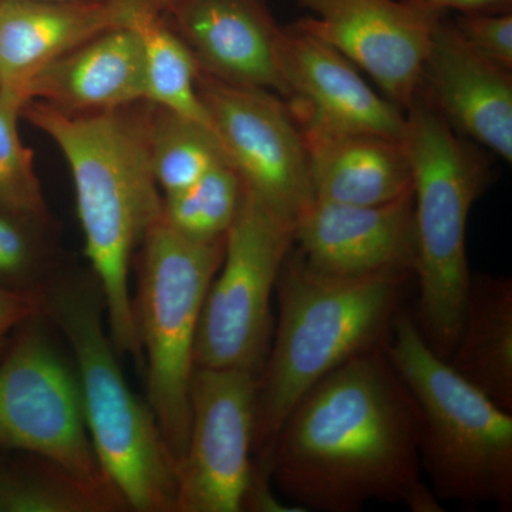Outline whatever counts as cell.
Segmentation results:
<instances>
[{
  "mask_svg": "<svg viewBox=\"0 0 512 512\" xmlns=\"http://www.w3.org/2000/svg\"><path fill=\"white\" fill-rule=\"evenodd\" d=\"M45 315V293L0 286V352L26 322Z\"/></svg>",
  "mask_w": 512,
  "mask_h": 512,
  "instance_id": "27",
  "label": "cell"
},
{
  "mask_svg": "<svg viewBox=\"0 0 512 512\" xmlns=\"http://www.w3.org/2000/svg\"><path fill=\"white\" fill-rule=\"evenodd\" d=\"M295 245L306 264L325 274L399 272L414 278L412 191L379 205L313 198L295 222Z\"/></svg>",
  "mask_w": 512,
  "mask_h": 512,
  "instance_id": "15",
  "label": "cell"
},
{
  "mask_svg": "<svg viewBox=\"0 0 512 512\" xmlns=\"http://www.w3.org/2000/svg\"><path fill=\"white\" fill-rule=\"evenodd\" d=\"M451 22L478 55L512 70V12L461 13Z\"/></svg>",
  "mask_w": 512,
  "mask_h": 512,
  "instance_id": "26",
  "label": "cell"
},
{
  "mask_svg": "<svg viewBox=\"0 0 512 512\" xmlns=\"http://www.w3.org/2000/svg\"><path fill=\"white\" fill-rule=\"evenodd\" d=\"M161 9L201 73L286 100L284 26L276 22L268 0H178Z\"/></svg>",
  "mask_w": 512,
  "mask_h": 512,
  "instance_id": "13",
  "label": "cell"
},
{
  "mask_svg": "<svg viewBox=\"0 0 512 512\" xmlns=\"http://www.w3.org/2000/svg\"><path fill=\"white\" fill-rule=\"evenodd\" d=\"M293 245L295 222L244 187L202 306L195 366L261 373L274 335L272 293Z\"/></svg>",
  "mask_w": 512,
  "mask_h": 512,
  "instance_id": "8",
  "label": "cell"
},
{
  "mask_svg": "<svg viewBox=\"0 0 512 512\" xmlns=\"http://www.w3.org/2000/svg\"><path fill=\"white\" fill-rule=\"evenodd\" d=\"M160 8H164V6L170 5V3L178 2V0H157Z\"/></svg>",
  "mask_w": 512,
  "mask_h": 512,
  "instance_id": "29",
  "label": "cell"
},
{
  "mask_svg": "<svg viewBox=\"0 0 512 512\" xmlns=\"http://www.w3.org/2000/svg\"><path fill=\"white\" fill-rule=\"evenodd\" d=\"M296 25L372 77L402 110L419 96L431 35L444 13L400 0H293Z\"/></svg>",
  "mask_w": 512,
  "mask_h": 512,
  "instance_id": "12",
  "label": "cell"
},
{
  "mask_svg": "<svg viewBox=\"0 0 512 512\" xmlns=\"http://www.w3.org/2000/svg\"><path fill=\"white\" fill-rule=\"evenodd\" d=\"M419 437L417 404L379 348L303 394L255 463L302 511L357 512L373 501L441 511L423 478Z\"/></svg>",
  "mask_w": 512,
  "mask_h": 512,
  "instance_id": "1",
  "label": "cell"
},
{
  "mask_svg": "<svg viewBox=\"0 0 512 512\" xmlns=\"http://www.w3.org/2000/svg\"><path fill=\"white\" fill-rule=\"evenodd\" d=\"M0 448L107 483L84 424L76 372L50 338L45 315L26 322L0 360Z\"/></svg>",
  "mask_w": 512,
  "mask_h": 512,
  "instance_id": "9",
  "label": "cell"
},
{
  "mask_svg": "<svg viewBox=\"0 0 512 512\" xmlns=\"http://www.w3.org/2000/svg\"><path fill=\"white\" fill-rule=\"evenodd\" d=\"M447 363L512 413V281L471 274L463 319Z\"/></svg>",
  "mask_w": 512,
  "mask_h": 512,
  "instance_id": "20",
  "label": "cell"
},
{
  "mask_svg": "<svg viewBox=\"0 0 512 512\" xmlns=\"http://www.w3.org/2000/svg\"><path fill=\"white\" fill-rule=\"evenodd\" d=\"M258 376L195 366L175 512H241L254 473Z\"/></svg>",
  "mask_w": 512,
  "mask_h": 512,
  "instance_id": "10",
  "label": "cell"
},
{
  "mask_svg": "<svg viewBox=\"0 0 512 512\" xmlns=\"http://www.w3.org/2000/svg\"><path fill=\"white\" fill-rule=\"evenodd\" d=\"M45 318L73 353L84 424L101 474L127 510L175 512L177 461L148 403L131 392L92 272L60 271L43 289Z\"/></svg>",
  "mask_w": 512,
  "mask_h": 512,
  "instance_id": "4",
  "label": "cell"
},
{
  "mask_svg": "<svg viewBox=\"0 0 512 512\" xmlns=\"http://www.w3.org/2000/svg\"><path fill=\"white\" fill-rule=\"evenodd\" d=\"M244 184L231 164L212 168L190 187L163 195L161 220L184 237L221 241L237 217Z\"/></svg>",
  "mask_w": 512,
  "mask_h": 512,
  "instance_id": "23",
  "label": "cell"
},
{
  "mask_svg": "<svg viewBox=\"0 0 512 512\" xmlns=\"http://www.w3.org/2000/svg\"><path fill=\"white\" fill-rule=\"evenodd\" d=\"M0 463V512H114L127 510L107 483H93L50 458L23 453Z\"/></svg>",
  "mask_w": 512,
  "mask_h": 512,
  "instance_id": "21",
  "label": "cell"
},
{
  "mask_svg": "<svg viewBox=\"0 0 512 512\" xmlns=\"http://www.w3.org/2000/svg\"><path fill=\"white\" fill-rule=\"evenodd\" d=\"M66 113H97L147 103L143 42L131 26L106 30L46 66L25 90Z\"/></svg>",
  "mask_w": 512,
  "mask_h": 512,
  "instance_id": "17",
  "label": "cell"
},
{
  "mask_svg": "<svg viewBox=\"0 0 512 512\" xmlns=\"http://www.w3.org/2000/svg\"><path fill=\"white\" fill-rule=\"evenodd\" d=\"M60 271L52 217L0 205V286L43 292Z\"/></svg>",
  "mask_w": 512,
  "mask_h": 512,
  "instance_id": "24",
  "label": "cell"
},
{
  "mask_svg": "<svg viewBox=\"0 0 512 512\" xmlns=\"http://www.w3.org/2000/svg\"><path fill=\"white\" fill-rule=\"evenodd\" d=\"M42 2H79V0H42Z\"/></svg>",
  "mask_w": 512,
  "mask_h": 512,
  "instance_id": "30",
  "label": "cell"
},
{
  "mask_svg": "<svg viewBox=\"0 0 512 512\" xmlns=\"http://www.w3.org/2000/svg\"><path fill=\"white\" fill-rule=\"evenodd\" d=\"M25 103L20 94L0 89V205L47 218L50 214L33 153L19 133Z\"/></svg>",
  "mask_w": 512,
  "mask_h": 512,
  "instance_id": "25",
  "label": "cell"
},
{
  "mask_svg": "<svg viewBox=\"0 0 512 512\" xmlns=\"http://www.w3.org/2000/svg\"><path fill=\"white\" fill-rule=\"evenodd\" d=\"M147 143L151 171L163 195L184 190L212 168L229 164L211 127L153 104L148 107Z\"/></svg>",
  "mask_w": 512,
  "mask_h": 512,
  "instance_id": "22",
  "label": "cell"
},
{
  "mask_svg": "<svg viewBox=\"0 0 512 512\" xmlns=\"http://www.w3.org/2000/svg\"><path fill=\"white\" fill-rule=\"evenodd\" d=\"M198 94L242 184L276 214L296 222L313 190L302 128L278 94L198 73Z\"/></svg>",
  "mask_w": 512,
  "mask_h": 512,
  "instance_id": "11",
  "label": "cell"
},
{
  "mask_svg": "<svg viewBox=\"0 0 512 512\" xmlns=\"http://www.w3.org/2000/svg\"><path fill=\"white\" fill-rule=\"evenodd\" d=\"M419 92L461 137L512 161V70L464 42L443 16L431 35Z\"/></svg>",
  "mask_w": 512,
  "mask_h": 512,
  "instance_id": "16",
  "label": "cell"
},
{
  "mask_svg": "<svg viewBox=\"0 0 512 512\" xmlns=\"http://www.w3.org/2000/svg\"><path fill=\"white\" fill-rule=\"evenodd\" d=\"M420 416L421 470L439 501L512 510V413L430 349L400 311L386 346Z\"/></svg>",
  "mask_w": 512,
  "mask_h": 512,
  "instance_id": "6",
  "label": "cell"
},
{
  "mask_svg": "<svg viewBox=\"0 0 512 512\" xmlns=\"http://www.w3.org/2000/svg\"><path fill=\"white\" fill-rule=\"evenodd\" d=\"M126 22V0H0V89L26 100V87L46 66Z\"/></svg>",
  "mask_w": 512,
  "mask_h": 512,
  "instance_id": "18",
  "label": "cell"
},
{
  "mask_svg": "<svg viewBox=\"0 0 512 512\" xmlns=\"http://www.w3.org/2000/svg\"><path fill=\"white\" fill-rule=\"evenodd\" d=\"M0 463H2V460H0Z\"/></svg>",
  "mask_w": 512,
  "mask_h": 512,
  "instance_id": "31",
  "label": "cell"
},
{
  "mask_svg": "<svg viewBox=\"0 0 512 512\" xmlns=\"http://www.w3.org/2000/svg\"><path fill=\"white\" fill-rule=\"evenodd\" d=\"M410 274L340 276L316 271L293 248L278 282V323L258 376L254 460L265 457L296 402L349 360L384 348Z\"/></svg>",
  "mask_w": 512,
  "mask_h": 512,
  "instance_id": "3",
  "label": "cell"
},
{
  "mask_svg": "<svg viewBox=\"0 0 512 512\" xmlns=\"http://www.w3.org/2000/svg\"><path fill=\"white\" fill-rule=\"evenodd\" d=\"M137 106L66 113L28 100L22 117L56 144L69 165L84 254L103 293L110 338L117 352L144 370L130 271L134 252L161 220L163 194L151 171L148 109Z\"/></svg>",
  "mask_w": 512,
  "mask_h": 512,
  "instance_id": "2",
  "label": "cell"
},
{
  "mask_svg": "<svg viewBox=\"0 0 512 512\" xmlns=\"http://www.w3.org/2000/svg\"><path fill=\"white\" fill-rule=\"evenodd\" d=\"M404 114L400 141L412 174L419 282L413 319L430 349L447 359L456 346L471 279L468 217L493 171L483 148L457 134L420 92Z\"/></svg>",
  "mask_w": 512,
  "mask_h": 512,
  "instance_id": "5",
  "label": "cell"
},
{
  "mask_svg": "<svg viewBox=\"0 0 512 512\" xmlns=\"http://www.w3.org/2000/svg\"><path fill=\"white\" fill-rule=\"evenodd\" d=\"M409 5L420 6L444 13L512 12V0H400Z\"/></svg>",
  "mask_w": 512,
  "mask_h": 512,
  "instance_id": "28",
  "label": "cell"
},
{
  "mask_svg": "<svg viewBox=\"0 0 512 512\" xmlns=\"http://www.w3.org/2000/svg\"><path fill=\"white\" fill-rule=\"evenodd\" d=\"M313 198L349 205H379L412 191L402 141L301 124Z\"/></svg>",
  "mask_w": 512,
  "mask_h": 512,
  "instance_id": "19",
  "label": "cell"
},
{
  "mask_svg": "<svg viewBox=\"0 0 512 512\" xmlns=\"http://www.w3.org/2000/svg\"><path fill=\"white\" fill-rule=\"evenodd\" d=\"M281 64L286 103L298 123L402 138L404 110L376 93L342 53L296 23L284 26Z\"/></svg>",
  "mask_w": 512,
  "mask_h": 512,
  "instance_id": "14",
  "label": "cell"
},
{
  "mask_svg": "<svg viewBox=\"0 0 512 512\" xmlns=\"http://www.w3.org/2000/svg\"><path fill=\"white\" fill-rule=\"evenodd\" d=\"M224 251L225 239L194 241L163 220L141 242L133 308L147 403L177 463L190 434V387L202 306Z\"/></svg>",
  "mask_w": 512,
  "mask_h": 512,
  "instance_id": "7",
  "label": "cell"
}]
</instances>
